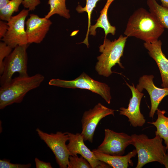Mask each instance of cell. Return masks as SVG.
<instances>
[{"instance_id":"44dd1931","label":"cell","mask_w":168,"mask_h":168,"mask_svg":"<svg viewBox=\"0 0 168 168\" xmlns=\"http://www.w3.org/2000/svg\"><path fill=\"white\" fill-rule=\"evenodd\" d=\"M100 0H86V4L84 7H82L79 5L76 8V10L78 12L81 13L86 12L87 14L88 17V27L86 37L83 41L80 44L83 43L85 44L88 48L89 47L88 38L89 35L90 28L91 25V15L93 10L96 6L97 2Z\"/></svg>"},{"instance_id":"30bf717a","label":"cell","mask_w":168,"mask_h":168,"mask_svg":"<svg viewBox=\"0 0 168 168\" xmlns=\"http://www.w3.org/2000/svg\"><path fill=\"white\" fill-rule=\"evenodd\" d=\"M115 110L98 103L92 109L85 111L81 119L82 131L81 134L84 141L93 142L94 133L100 121L106 116L114 115Z\"/></svg>"},{"instance_id":"4fadbf2b","label":"cell","mask_w":168,"mask_h":168,"mask_svg":"<svg viewBox=\"0 0 168 168\" xmlns=\"http://www.w3.org/2000/svg\"><path fill=\"white\" fill-rule=\"evenodd\" d=\"M153 75H144L141 77L136 88L142 92L144 89L148 92L150 98L151 108L149 116L153 118L158 106L162 99L168 95V88H160L156 86L153 80Z\"/></svg>"},{"instance_id":"7c38bea8","label":"cell","mask_w":168,"mask_h":168,"mask_svg":"<svg viewBox=\"0 0 168 168\" xmlns=\"http://www.w3.org/2000/svg\"><path fill=\"white\" fill-rule=\"evenodd\" d=\"M126 85L131 90L132 96L130 98L127 108H119V114L124 115L128 118V121L133 127H142L146 122V119L140 111V104L144 94L139 91L134 85Z\"/></svg>"},{"instance_id":"4316f807","label":"cell","mask_w":168,"mask_h":168,"mask_svg":"<svg viewBox=\"0 0 168 168\" xmlns=\"http://www.w3.org/2000/svg\"><path fill=\"white\" fill-rule=\"evenodd\" d=\"M36 167V168H52L50 163L45 162L40 160L36 157L35 159Z\"/></svg>"},{"instance_id":"ba28073f","label":"cell","mask_w":168,"mask_h":168,"mask_svg":"<svg viewBox=\"0 0 168 168\" xmlns=\"http://www.w3.org/2000/svg\"><path fill=\"white\" fill-rule=\"evenodd\" d=\"M29 11L28 9H23L12 16L7 22L8 28L1 40L12 49L18 45L29 44L25 24Z\"/></svg>"},{"instance_id":"e0dca14e","label":"cell","mask_w":168,"mask_h":168,"mask_svg":"<svg viewBox=\"0 0 168 168\" xmlns=\"http://www.w3.org/2000/svg\"><path fill=\"white\" fill-rule=\"evenodd\" d=\"M114 0H107L104 8L100 11L99 17L96 20V23L91 25L89 29V34L95 36L96 34V29L97 28H102L105 32V37L106 38L108 34L112 35L115 34L116 29L110 23L107 17V12L111 3Z\"/></svg>"},{"instance_id":"6da1fadb","label":"cell","mask_w":168,"mask_h":168,"mask_svg":"<svg viewBox=\"0 0 168 168\" xmlns=\"http://www.w3.org/2000/svg\"><path fill=\"white\" fill-rule=\"evenodd\" d=\"M164 30V28L152 13L141 7L129 17L124 34L145 42H152L158 40Z\"/></svg>"},{"instance_id":"5b68a950","label":"cell","mask_w":168,"mask_h":168,"mask_svg":"<svg viewBox=\"0 0 168 168\" xmlns=\"http://www.w3.org/2000/svg\"><path fill=\"white\" fill-rule=\"evenodd\" d=\"M49 84L67 88L88 90L100 95L108 104L110 103L112 99L110 88L107 84L94 80L84 72L72 80L59 79H51Z\"/></svg>"},{"instance_id":"52a82bcc","label":"cell","mask_w":168,"mask_h":168,"mask_svg":"<svg viewBox=\"0 0 168 168\" xmlns=\"http://www.w3.org/2000/svg\"><path fill=\"white\" fill-rule=\"evenodd\" d=\"M36 131L40 138L51 150L55 155L56 162L59 168H67L70 156L66 144L68 140V132L58 131L56 133H48L37 128Z\"/></svg>"},{"instance_id":"4dcf8cb0","label":"cell","mask_w":168,"mask_h":168,"mask_svg":"<svg viewBox=\"0 0 168 168\" xmlns=\"http://www.w3.org/2000/svg\"><path fill=\"white\" fill-rule=\"evenodd\" d=\"M167 154H168V150H167Z\"/></svg>"},{"instance_id":"7a4b0ae2","label":"cell","mask_w":168,"mask_h":168,"mask_svg":"<svg viewBox=\"0 0 168 168\" xmlns=\"http://www.w3.org/2000/svg\"><path fill=\"white\" fill-rule=\"evenodd\" d=\"M132 145L135 148L138 161L136 168H142L150 162H157L168 168V154L163 139L158 135L150 138L144 134H133Z\"/></svg>"},{"instance_id":"f1b7e54d","label":"cell","mask_w":168,"mask_h":168,"mask_svg":"<svg viewBox=\"0 0 168 168\" xmlns=\"http://www.w3.org/2000/svg\"><path fill=\"white\" fill-rule=\"evenodd\" d=\"M10 1V0H0V9L5 7Z\"/></svg>"},{"instance_id":"83f0119b","label":"cell","mask_w":168,"mask_h":168,"mask_svg":"<svg viewBox=\"0 0 168 168\" xmlns=\"http://www.w3.org/2000/svg\"><path fill=\"white\" fill-rule=\"evenodd\" d=\"M8 28L7 23L2 20L0 21V39L1 40L5 35Z\"/></svg>"},{"instance_id":"8992f818","label":"cell","mask_w":168,"mask_h":168,"mask_svg":"<svg viewBox=\"0 0 168 168\" xmlns=\"http://www.w3.org/2000/svg\"><path fill=\"white\" fill-rule=\"evenodd\" d=\"M28 44L18 45L4 60V70L1 75L0 84L2 86L9 83L12 75L17 72L19 76H28L27 72L28 57L26 51Z\"/></svg>"},{"instance_id":"3957f363","label":"cell","mask_w":168,"mask_h":168,"mask_svg":"<svg viewBox=\"0 0 168 168\" xmlns=\"http://www.w3.org/2000/svg\"><path fill=\"white\" fill-rule=\"evenodd\" d=\"M44 77L38 73L32 76H19L0 88V109L14 103H21L29 91L38 87Z\"/></svg>"},{"instance_id":"d6986e66","label":"cell","mask_w":168,"mask_h":168,"mask_svg":"<svg viewBox=\"0 0 168 168\" xmlns=\"http://www.w3.org/2000/svg\"><path fill=\"white\" fill-rule=\"evenodd\" d=\"M149 11L165 28L168 29V8L159 4L156 0H147Z\"/></svg>"},{"instance_id":"277c9868","label":"cell","mask_w":168,"mask_h":168,"mask_svg":"<svg viewBox=\"0 0 168 168\" xmlns=\"http://www.w3.org/2000/svg\"><path fill=\"white\" fill-rule=\"evenodd\" d=\"M128 38L121 35L117 39L112 41L105 38L103 44L99 47V51L101 54L97 57L98 61L95 66L99 75L109 77L113 72L112 67L117 63L121 68H124L120 60Z\"/></svg>"},{"instance_id":"f546056e","label":"cell","mask_w":168,"mask_h":168,"mask_svg":"<svg viewBox=\"0 0 168 168\" xmlns=\"http://www.w3.org/2000/svg\"><path fill=\"white\" fill-rule=\"evenodd\" d=\"M161 2L162 6L168 8V0H159Z\"/></svg>"},{"instance_id":"5bb4252c","label":"cell","mask_w":168,"mask_h":168,"mask_svg":"<svg viewBox=\"0 0 168 168\" xmlns=\"http://www.w3.org/2000/svg\"><path fill=\"white\" fill-rule=\"evenodd\" d=\"M51 21L45 17H40L32 14L26 22L28 44H39L45 37L52 24Z\"/></svg>"},{"instance_id":"ac0fdd59","label":"cell","mask_w":168,"mask_h":168,"mask_svg":"<svg viewBox=\"0 0 168 168\" xmlns=\"http://www.w3.org/2000/svg\"><path fill=\"white\" fill-rule=\"evenodd\" d=\"M165 110L158 109L156 110L157 118L155 121L147 122L154 125L156 128L155 135H158L164 140L166 150H168V117L165 114Z\"/></svg>"},{"instance_id":"7402d4cb","label":"cell","mask_w":168,"mask_h":168,"mask_svg":"<svg viewBox=\"0 0 168 168\" xmlns=\"http://www.w3.org/2000/svg\"><path fill=\"white\" fill-rule=\"evenodd\" d=\"M23 0H11L4 7L0 9V18L1 20L8 22L14 12L19 10V7Z\"/></svg>"},{"instance_id":"2e32d148","label":"cell","mask_w":168,"mask_h":168,"mask_svg":"<svg viewBox=\"0 0 168 168\" xmlns=\"http://www.w3.org/2000/svg\"><path fill=\"white\" fill-rule=\"evenodd\" d=\"M96 157L99 160L104 162L113 168H127L129 166H133V164L131 160L137 154V151L133 149L124 156H114L103 153L93 149Z\"/></svg>"},{"instance_id":"484cf974","label":"cell","mask_w":168,"mask_h":168,"mask_svg":"<svg viewBox=\"0 0 168 168\" xmlns=\"http://www.w3.org/2000/svg\"><path fill=\"white\" fill-rule=\"evenodd\" d=\"M40 2V0H23L22 4L25 8L30 11L34 10Z\"/></svg>"},{"instance_id":"9c48e42d","label":"cell","mask_w":168,"mask_h":168,"mask_svg":"<svg viewBox=\"0 0 168 168\" xmlns=\"http://www.w3.org/2000/svg\"><path fill=\"white\" fill-rule=\"evenodd\" d=\"M105 137L102 143L95 149L99 152L114 156H123L126 148L133 143L131 136L105 129Z\"/></svg>"},{"instance_id":"603a6c76","label":"cell","mask_w":168,"mask_h":168,"mask_svg":"<svg viewBox=\"0 0 168 168\" xmlns=\"http://www.w3.org/2000/svg\"><path fill=\"white\" fill-rule=\"evenodd\" d=\"M67 168H92L88 161L82 156L70 155Z\"/></svg>"},{"instance_id":"ffe728a7","label":"cell","mask_w":168,"mask_h":168,"mask_svg":"<svg viewBox=\"0 0 168 168\" xmlns=\"http://www.w3.org/2000/svg\"><path fill=\"white\" fill-rule=\"evenodd\" d=\"M66 0H48V4L50 5V9L45 17L49 19L53 15L57 14L66 19H69L70 17L69 10L66 7Z\"/></svg>"},{"instance_id":"cb8c5ba5","label":"cell","mask_w":168,"mask_h":168,"mask_svg":"<svg viewBox=\"0 0 168 168\" xmlns=\"http://www.w3.org/2000/svg\"><path fill=\"white\" fill-rule=\"evenodd\" d=\"M12 48L3 41L0 42V74L1 75L4 71L3 61L12 51Z\"/></svg>"},{"instance_id":"8fae6325","label":"cell","mask_w":168,"mask_h":168,"mask_svg":"<svg viewBox=\"0 0 168 168\" xmlns=\"http://www.w3.org/2000/svg\"><path fill=\"white\" fill-rule=\"evenodd\" d=\"M68 134L69 142L67 147L70 156L80 154L88 161L92 168H111L109 165L96 157L93 152L85 144L84 138L81 133L74 134L68 132Z\"/></svg>"},{"instance_id":"9a60e30c","label":"cell","mask_w":168,"mask_h":168,"mask_svg":"<svg viewBox=\"0 0 168 168\" xmlns=\"http://www.w3.org/2000/svg\"><path fill=\"white\" fill-rule=\"evenodd\" d=\"M162 44L161 41L158 40L152 42H144L143 45L158 67L162 79L161 86L168 88V59L162 51Z\"/></svg>"},{"instance_id":"d4e9b609","label":"cell","mask_w":168,"mask_h":168,"mask_svg":"<svg viewBox=\"0 0 168 168\" xmlns=\"http://www.w3.org/2000/svg\"><path fill=\"white\" fill-rule=\"evenodd\" d=\"M10 160L8 159H3L0 160V168H30L31 166V164H20L12 163L10 162Z\"/></svg>"}]
</instances>
